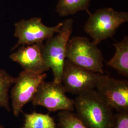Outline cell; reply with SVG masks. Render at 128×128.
<instances>
[{
    "label": "cell",
    "mask_w": 128,
    "mask_h": 128,
    "mask_svg": "<svg viewBox=\"0 0 128 128\" xmlns=\"http://www.w3.org/2000/svg\"><path fill=\"white\" fill-rule=\"evenodd\" d=\"M102 98L118 112H128V81L107 76L96 88Z\"/></svg>",
    "instance_id": "9c48e42d"
},
{
    "label": "cell",
    "mask_w": 128,
    "mask_h": 128,
    "mask_svg": "<svg viewBox=\"0 0 128 128\" xmlns=\"http://www.w3.org/2000/svg\"><path fill=\"white\" fill-rule=\"evenodd\" d=\"M0 128H5L0 123Z\"/></svg>",
    "instance_id": "e0dca14e"
},
{
    "label": "cell",
    "mask_w": 128,
    "mask_h": 128,
    "mask_svg": "<svg viewBox=\"0 0 128 128\" xmlns=\"http://www.w3.org/2000/svg\"><path fill=\"white\" fill-rule=\"evenodd\" d=\"M61 83L53 82H42L32 100L34 106H41L49 111L74 110V100L66 96Z\"/></svg>",
    "instance_id": "ba28073f"
},
{
    "label": "cell",
    "mask_w": 128,
    "mask_h": 128,
    "mask_svg": "<svg viewBox=\"0 0 128 128\" xmlns=\"http://www.w3.org/2000/svg\"><path fill=\"white\" fill-rule=\"evenodd\" d=\"M66 59L93 72L104 74V58L97 45L86 37H74L67 45Z\"/></svg>",
    "instance_id": "277c9868"
},
{
    "label": "cell",
    "mask_w": 128,
    "mask_h": 128,
    "mask_svg": "<svg viewBox=\"0 0 128 128\" xmlns=\"http://www.w3.org/2000/svg\"><path fill=\"white\" fill-rule=\"evenodd\" d=\"M91 0H59L56 12L60 17L74 15L80 11L89 12L88 8Z\"/></svg>",
    "instance_id": "7c38bea8"
},
{
    "label": "cell",
    "mask_w": 128,
    "mask_h": 128,
    "mask_svg": "<svg viewBox=\"0 0 128 128\" xmlns=\"http://www.w3.org/2000/svg\"><path fill=\"white\" fill-rule=\"evenodd\" d=\"M60 128H87L76 113L62 110L58 115Z\"/></svg>",
    "instance_id": "9a60e30c"
},
{
    "label": "cell",
    "mask_w": 128,
    "mask_h": 128,
    "mask_svg": "<svg viewBox=\"0 0 128 128\" xmlns=\"http://www.w3.org/2000/svg\"><path fill=\"white\" fill-rule=\"evenodd\" d=\"M63 25V22H61L54 27H48L42 22L41 18L38 17L22 20L14 25V36L18 40L12 51L20 46L43 43L60 32Z\"/></svg>",
    "instance_id": "8992f818"
},
{
    "label": "cell",
    "mask_w": 128,
    "mask_h": 128,
    "mask_svg": "<svg viewBox=\"0 0 128 128\" xmlns=\"http://www.w3.org/2000/svg\"><path fill=\"white\" fill-rule=\"evenodd\" d=\"M47 78L45 73L38 74L24 70L14 84L10 97L14 114L18 117L23 107L32 100L41 83Z\"/></svg>",
    "instance_id": "52a82bcc"
},
{
    "label": "cell",
    "mask_w": 128,
    "mask_h": 128,
    "mask_svg": "<svg viewBox=\"0 0 128 128\" xmlns=\"http://www.w3.org/2000/svg\"><path fill=\"white\" fill-rule=\"evenodd\" d=\"M114 128H128V112H118L115 115Z\"/></svg>",
    "instance_id": "2e32d148"
},
{
    "label": "cell",
    "mask_w": 128,
    "mask_h": 128,
    "mask_svg": "<svg viewBox=\"0 0 128 128\" xmlns=\"http://www.w3.org/2000/svg\"><path fill=\"white\" fill-rule=\"evenodd\" d=\"M106 76L75 65L66 59L61 84L66 92L78 96L84 92L96 89Z\"/></svg>",
    "instance_id": "5b68a950"
},
{
    "label": "cell",
    "mask_w": 128,
    "mask_h": 128,
    "mask_svg": "<svg viewBox=\"0 0 128 128\" xmlns=\"http://www.w3.org/2000/svg\"><path fill=\"white\" fill-rule=\"evenodd\" d=\"M88 14L89 18L84 31L97 45L113 37L119 28L128 22V12H118L111 8L98 9L93 14L90 12Z\"/></svg>",
    "instance_id": "3957f363"
},
{
    "label": "cell",
    "mask_w": 128,
    "mask_h": 128,
    "mask_svg": "<svg viewBox=\"0 0 128 128\" xmlns=\"http://www.w3.org/2000/svg\"><path fill=\"white\" fill-rule=\"evenodd\" d=\"M74 110L87 128H114L113 109L96 89L84 92L74 100Z\"/></svg>",
    "instance_id": "6da1fadb"
},
{
    "label": "cell",
    "mask_w": 128,
    "mask_h": 128,
    "mask_svg": "<svg viewBox=\"0 0 128 128\" xmlns=\"http://www.w3.org/2000/svg\"><path fill=\"white\" fill-rule=\"evenodd\" d=\"M25 117L23 128H56L54 120L49 114L34 112L25 114Z\"/></svg>",
    "instance_id": "5bb4252c"
},
{
    "label": "cell",
    "mask_w": 128,
    "mask_h": 128,
    "mask_svg": "<svg viewBox=\"0 0 128 128\" xmlns=\"http://www.w3.org/2000/svg\"><path fill=\"white\" fill-rule=\"evenodd\" d=\"M44 43L21 46L10 56V59L20 64L25 70L38 74L50 70L46 64L42 54Z\"/></svg>",
    "instance_id": "30bf717a"
},
{
    "label": "cell",
    "mask_w": 128,
    "mask_h": 128,
    "mask_svg": "<svg viewBox=\"0 0 128 128\" xmlns=\"http://www.w3.org/2000/svg\"><path fill=\"white\" fill-rule=\"evenodd\" d=\"M16 79L17 78L12 76L5 70L0 69V107L8 112L11 110L9 96L10 89Z\"/></svg>",
    "instance_id": "4fadbf2b"
},
{
    "label": "cell",
    "mask_w": 128,
    "mask_h": 128,
    "mask_svg": "<svg viewBox=\"0 0 128 128\" xmlns=\"http://www.w3.org/2000/svg\"><path fill=\"white\" fill-rule=\"evenodd\" d=\"M116 52L106 65L117 71L119 74L128 78V37L125 36L119 43L113 44Z\"/></svg>",
    "instance_id": "8fae6325"
},
{
    "label": "cell",
    "mask_w": 128,
    "mask_h": 128,
    "mask_svg": "<svg viewBox=\"0 0 128 128\" xmlns=\"http://www.w3.org/2000/svg\"><path fill=\"white\" fill-rule=\"evenodd\" d=\"M63 22L60 32L46 40L42 49L44 60L53 72V81L58 83H61L67 45L74 29V20L72 18H68Z\"/></svg>",
    "instance_id": "7a4b0ae2"
}]
</instances>
